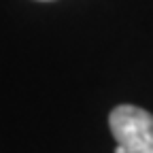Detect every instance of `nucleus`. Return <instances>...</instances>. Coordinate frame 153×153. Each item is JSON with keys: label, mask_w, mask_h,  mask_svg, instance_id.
<instances>
[{"label": "nucleus", "mask_w": 153, "mask_h": 153, "mask_svg": "<svg viewBox=\"0 0 153 153\" xmlns=\"http://www.w3.org/2000/svg\"><path fill=\"white\" fill-rule=\"evenodd\" d=\"M115 153H126V149H123L121 145H117V149H115Z\"/></svg>", "instance_id": "obj_2"}, {"label": "nucleus", "mask_w": 153, "mask_h": 153, "mask_svg": "<svg viewBox=\"0 0 153 153\" xmlns=\"http://www.w3.org/2000/svg\"><path fill=\"white\" fill-rule=\"evenodd\" d=\"M108 126L126 153H153V115L145 108L121 104L111 111Z\"/></svg>", "instance_id": "obj_1"}]
</instances>
